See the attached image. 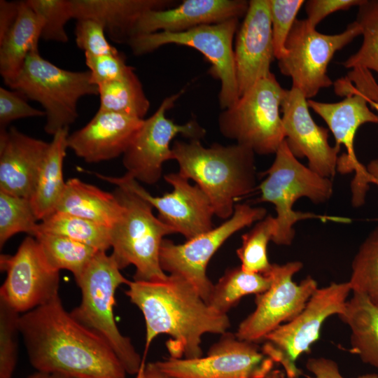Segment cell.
I'll return each mask as SVG.
<instances>
[{"label":"cell","mask_w":378,"mask_h":378,"mask_svg":"<svg viewBox=\"0 0 378 378\" xmlns=\"http://www.w3.org/2000/svg\"><path fill=\"white\" fill-rule=\"evenodd\" d=\"M19 330L36 371L73 378H125L122 363L97 333L78 322L59 295L20 314Z\"/></svg>","instance_id":"1"},{"label":"cell","mask_w":378,"mask_h":378,"mask_svg":"<svg viewBox=\"0 0 378 378\" xmlns=\"http://www.w3.org/2000/svg\"><path fill=\"white\" fill-rule=\"evenodd\" d=\"M127 286L126 295L145 320L144 357L153 339L161 334L171 337L167 343L170 357H202V336L223 335L230 328L227 314L211 307L181 276L168 274L160 281L133 280Z\"/></svg>","instance_id":"2"},{"label":"cell","mask_w":378,"mask_h":378,"mask_svg":"<svg viewBox=\"0 0 378 378\" xmlns=\"http://www.w3.org/2000/svg\"><path fill=\"white\" fill-rule=\"evenodd\" d=\"M172 150L178 173L206 193L221 219L230 218L236 201L257 188L255 153L246 146L216 143L204 147L200 140H177Z\"/></svg>","instance_id":"3"},{"label":"cell","mask_w":378,"mask_h":378,"mask_svg":"<svg viewBox=\"0 0 378 378\" xmlns=\"http://www.w3.org/2000/svg\"><path fill=\"white\" fill-rule=\"evenodd\" d=\"M263 174L267 177L258 185L260 196L258 202L274 205L276 230L272 241L280 246L292 244L295 232L293 225L299 220L319 219L322 222L349 223L346 217L318 215L310 212L295 211L294 203L301 197H307L315 204L330 200L333 188L331 178L321 176L302 164L290 151L286 140L275 153L271 166Z\"/></svg>","instance_id":"4"},{"label":"cell","mask_w":378,"mask_h":378,"mask_svg":"<svg viewBox=\"0 0 378 378\" xmlns=\"http://www.w3.org/2000/svg\"><path fill=\"white\" fill-rule=\"evenodd\" d=\"M111 255L99 251L76 281L81 301L70 312L80 324L100 336L113 351L127 374H136L142 358L131 340L119 330L113 314L115 294L127 280Z\"/></svg>","instance_id":"5"},{"label":"cell","mask_w":378,"mask_h":378,"mask_svg":"<svg viewBox=\"0 0 378 378\" xmlns=\"http://www.w3.org/2000/svg\"><path fill=\"white\" fill-rule=\"evenodd\" d=\"M25 98L38 102L46 118L45 132L54 135L69 127L78 116V102L86 95H98L89 70L69 71L46 60L34 48L8 86Z\"/></svg>","instance_id":"6"},{"label":"cell","mask_w":378,"mask_h":378,"mask_svg":"<svg viewBox=\"0 0 378 378\" xmlns=\"http://www.w3.org/2000/svg\"><path fill=\"white\" fill-rule=\"evenodd\" d=\"M113 193L125 207L121 219L111 229V254L120 270L135 267L134 280L165 279L160 264V250L164 237L174 230L153 214V206L132 190L116 187Z\"/></svg>","instance_id":"7"},{"label":"cell","mask_w":378,"mask_h":378,"mask_svg":"<svg viewBox=\"0 0 378 378\" xmlns=\"http://www.w3.org/2000/svg\"><path fill=\"white\" fill-rule=\"evenodd\" d=\"M286 90L272 73L260 80L220 113V134L255 154H275L285 140L281 105Z\"/></svg>","instance_id":"8"},{"label":"cell","mask_w":378,"mask_h":378,"mask_svg":"<svg viewBox=\"0 0 378 378\" xmlns=\"http://www.w3.org/2000/svg\"><path fill=\"white\" fill-rule=\"evenodd\" d=\"M239 28V19L204 24L181 32L158 31L132 37L127 43L136 55L150 53L167 44L192 48L211 64L213 77L220 82L218 99L224 110L239 99L236 77L233 39Z\"/></svg>","instance_id":"9"},{"label":"cell","mask_w":378,"mask_h":378,"mask_svg":"<svg viewBox=\"0 0 378 378\" xmlns=\"http://www.w3.org/2000/svg\"><path fill=\"white\" fill-rule=\"evenodd\" d=\"M351 292L349 281L318 288L297 316L265 337L263 352L284 369L286 378L300 377L298 358L319 339L326 320L343 312Z\"/></svg>","instance_id":"10"},{"label":"cell","mask_w":378,"mask_h":378,"mask_svg":"<svg viewBox=\"0 0 378 378\" xmlns=\"http://www.w3.org/2000/svg\"><path fill=\"white\" fill-rule=\"evenodd\" d=\"M361 33L356 20L342 33L325 34L317 31L307 19H296L286 43L287 54L278 60L279 69L291 78L292 88L311 99L321 89L333 85L327 74L330 62L337 50Z\"/></svg>","instance_id":"11"},{"label":"cell","mask_w":378,"mask_h":378,"mask_svg":"<svg viewBox=\"0 0 378 378\" xmlns=\"http://www.w3.org/2000/svg\"><path fill=\"white\" fill-rule=\"evenodd\" d=\"M266 216L263 207L236 204L232 216L208 232L183 244L164 239L160 250L161 268L165 273L185 279L208 303L214 285L206 274L211 258L232 235Z\"/></svg>","instance_id":"12"},{"label":"cell","mask_w":378,"mask_h":378,"mask_svg":"<svg viewBox=\"0 0 378 378\" xmlns=\"http://www.w3.org/2000/svg\"><path fill=\"white\" fill-rule=\"evenodd\" d=\"M335 92L345 98L335 103L307 99V104L328 126L335 139V146H344L346 153L338 158L337 169L342 174L355 172L351 181V203L359 207L365 202L370 178L365 167L357 159L354 138L358 128L367 122L378 123V115L368 107L365 95L358 91L346 77L335 83Z\"/></svg>","instance_id":"13"},{"label":"cell","mask_w":378,"mask_h":378,"mask_svg":"<svg viewBox=\"0 0 378 378\" xmlns=\"http://www.w3.org/2000/svg\"><path fill=\"white\" fill-rule=\"evenodd\" d=\"M184 92L165 97L155 112L144 119L122 155V163L130 175L138 182L153 185L162 174L163 164L173 160L172 141L181 134L189 140L202 139L205 129L195 120L176 124L166 116Z\"/></svg>","instance_id":"14"},{"label":"cell","mask_w":378,"mask_h":378,"mask_svg":"<svg viewBox=\"0 0 378 378\" xmlns=\"http://www.w3.org/2000/svg\"><path fill=\"white\" fill-rule=\"evenodd\" d=\"M302 266L300 261L272 265L266 274L271 279L270 286L256 295L255 309L239 323L237 337L254 343L263 342L267 335L304 309L318 285L310 276L299 284L293 281Z\"/></svg>","instance_id":"15"},{"label":"cell","mask_w":378,"mask_h":378,"mask_svg":"<svg viewBox=\"0 0 378 378\" xmlns=\"http://www.w3.org/2000/svg\"><path fill=\"white\" fill-rule=\"evenodd\" d=\"M206 356L195 358L169 357L156 361L174 378H272L275 363L258 343L225 332Z\"/></svg>","instance_id":"16"},{"label":"cell","mask_w":378,"mask_h":378,"mask_svg":"<svg viewBox=\"0 0 378 378\" xmlns=\"http://www.w3.org/2000/svg\"><path fill=\"white\" fill-rule=\"evenodd\" d=\"M95 175L116 187L127 188L147 201L158 212V218L170 227L174 233L187 240L214 228V211L206 193L178 172L164 175V180L173 190L162 196H153L136 180L125 174L122 176Z\"/></svg>","instance_id":"17"},{"label":"cell","mask_w":378,"mask_h":378,"mask_svg":"<svg viewBox=\"0 0 378 378\" xmlns=\"http://www.w3.org/2000/svg\"><path fill=\"white\" fill-rule=\"evenodd\" d=\"M0 268L6 272L0 300L20 314L59 295V272L48 265L34 237H27L15 254L1 255Z\"/></svg>","instance_id":"18"},{"label":"cell","mask_w":378,"mask_h":378,"mask_svg":"<svg viewBox=\"0 0 378 378\" xmlns=\"http://www.w3.org/2000/svg\"><path fill=\"white\" fill-rule=\"evenodd\" d=\"M307 99L298 89L286 90L281 105L285 140L296 158H306L308 167L321 176L336 174L340 148L328 143V130L312 118Z\"/></svg>","instance_id":"19"},{"label":"cell","mask_w":378,"mask_h":378,"mask_svg":"<svg viewBox=\"0 0 378 378\" xmlns=\"http://www.w3.org/2000/svg\"><path fill=\"white\" fill-rule=\"evenodd\" d=\"M234 56L239 97L268 77L275 58L269 0H251L236 33Z\"/></svg>","instance_id":"20"},{"label":"cell","mask_w":378,"mask_h":378,"mask_svg":"<svg viewBox=\"0 0 378 378\" xmlns=\"http://www.w3.org/2000/svg\"><path fill=\"white\" fill-rule=\"evenodd\" d=\"M248 7V1L244 0H184L176 6L142 14L133 27L131 38L158 31L181 32L239 19Z\"/></svg>","instance_id":"21"},{"label":"cell","mask_w":378,"mask_h":378,"mask_svg":"<svg viewBox=\"0 0 378 378\" xmlns=\"http://www.w3.org/2000/svg\"><path fill=\"white\" fill-rule=\"evenodd\" d=\"M144 119L99 110L82 128L69 135L68 148L89 163L123 155Z\"/></svg>","instance_id":"22"},{"label":"cell","mask_w":378,"mask_h":378,"mask_svg":"<svg viewBox=\"0 0 378 378\" xmlns=\"http://www.w3.org/2000/svg\"><path fill=\"white\" fill-rule=\"evenodd\" d=\"M50 142L0 129V191L29 199Z\"/></svg>","instance_id":"23"},{"label":"cell","mask_w":378,"mask_h":378,"mask_svg":"<svg viewBox=\"0 0 378 378\" xmlns=\"http://www.w3.org/2000/svg\"><path fill=\"white\" fill-rule=\"evenodd\" d=\"M172 0H71L74 19L100 22L110 38L128 43L133 27L144 13L175 6Z\"/></svg>","instance_id":"24"},{"label":"cell","mask_w":378,"mask_h":378,"mask_svg":"<svg viewBox=\"0 0 378 378\" xmlns=\"http://www.w3.org/2000/svg\"><path fill=\"white\" fill-rule=\"evenodd\" d=\"M55 212L83 218L111 229L121 219L125 207L113 192L72 178L66 181Z\"/></svg>","instance_id":"25"},{"label":"cell","mask_w":378,"mask_h":378,"mask_svg":"<svg viewBox=\"0 0 378 378\" xmlns=\"http://www.w3.org/2000/svg\"><path fill=\"white\" fill-rule=\"evenodd\" d=\"M43 29V20L29 5L20 1L15 22L0 40V74L9 86L20 71L27 57L38 47Z\"/></svg>","instance_id":"26"},{"label":"cell","mask_w":378,"mask_h":378,"mask_svg":"<svg viewBox=\"0 0 378 378\" xmlns=\"http://www.w3.org/2000/svg\"><path fill=\"white\" fill-rule=\"evenodd\" d=\"M69 127L54 135L39 170L35 186L29 198L38 220H43L55 211L64 191L63 163L66 154Z\"/></svg>","instance_id":"27"},{"label":"cell","mask_w":378,"mask_h":378,"mask_svg":"<svg viewBox=\"0 0 378 378\" xmlns=\"http://www.w3.org/2000/svg\"><path fill=\"white\" fill-rule=\"evenodd\" d=\"M351 332L352 353L378 370V307L360 294H353L338 316Z\"/></svg>","instance_id":"28"},{"label":"cell","mask_w":378,"mask_h":378,"mask_svg":"<svg viewBox=\"0 0 378 378\" xmlns=\"http://www.w3.org/2000/svg\"><path fill=\"white\" fill-rule=\"evenodd\" d=\"M99 110L144 119L150 108L142 84L134 70L123 78L98 85Z\"/></svg>","instance_id":"29"},{"label":"cell","mask_w":378,"mask_h":378,"mask_svg":"<svg viewBox=\"0 0 378 378\" xmlns=\"http://www.w3.org/2000/svg\"><path fill=\"white\" fill-rule=\"evenodd\" d=\"M270 284L268 274L248 272L241 267L230 268L214 285L208 304L216 311L227 314L243 297L260 294Z\"/></svg>","instance_id":"30"},{"label":"cell","mask_w":378,"mask_h":378,"mask_svg":"<svg viewBox=\"0 0 378 378\" xmlns=\"http://www.w3.org/2000/svg\"><path fill=\"white\" fill-rule=\"evenodd\" d=\"M48 265L54 270L71 272L76 280L98 250L69 237L45 232L35 235Z\"/></svg>","instance_id":"31"},{"label":"cell","mask_w":378,"mask_h":378,"mask_svg":"<svg viewBox=\"0 0 378 378\" xmlns=\"http://www.w3.org/2000/svg\"><path fill=\"white\" fill-rule=\"evenodd\" d=\"M39 232L64 236L101 251L111 248V228L67 214L54 212L41 220L36 234Z\"/></svg>","instance_id":"32"},{"label":"cell","mask_w":378,"mask_h":378,"mask_svg":"<svg viewBox=\"0 0 378 378\" xmlns=\"http://www.w3.org/2000/svg\"><path fill=\"white\" fill-rule=\"evenodd\" d=\"M349 283L353 294L364 295L378 307V226L359 246Z\"/></svg>","instance_id":"33"},{"label":"cell","mask_w":378,"mask_h":378,"mask_svg":"<svg viewBox=\"0 0 378 378\" xmlns=\"http://www.w3.org/2000/svg\"><path fill=\"white\" fill-rule=\"evenodd\" d=\"M275 217L266 216L258 221L248 232L241 236V245L237 250L241 267L252 273L266 274L272 265L268 259L267 246L275 234Z\"/></svg>","instance_id":"34"},{"label":"cell","mask_w":378,"mask_h":378,"mask_svg":"<svg viewBox=\"0 0 378 378\" xmlns=\"http://www.w3.org/2000/svg\"><path fill=\"white\" fill-rule=\"evenodd\" d=\"M356 21L361 28L359 50L342 64L348 69H372L378 74V0H364L358 6Z\"/></svg>","instance_id":"35"},{"label":"cell","mask_w":378,"mask_h":378,"mask_svg":"<svg viewBox=\"0 0 378 378\" xmlns=\"http://www.w3.org/2000/svg\"><path fill=\"white\" fill-rule=\"evenodd\" d=\"M38 220L29 199L0 191V246L18 233L34 237Z\"/></svg>","instance_id":"36"},{"label":"cell","mask_w":378,"mask_h":378,"mask_svg":"<svg viewBox=\"0 0 378 378\" xmlns=\"http://www.w3.org/2000/svg\"><path fill=\"white\" fill-rule=\"evenodd\" d=\"M43 20L41 38L59 43L69 40L65 26L74 19L71 0H27Z\"/></svg>","instance_id":"37"},{"label":"cell","mask_w":378,"mask_h":378,"mask_svg":"<svg viewBox=\"0 0 378 378\" xmlns=\"http://www.w3.org/2000/svg\"><path fill=\"white\" fill-rule=\"evenodd\" d=\"M20 316L0 300V378H12L15 369Z\"/></svg>","instance_id":"38"},{"label":"cell","mask_w":378,"mask_h":378,"mask_svg":"<svg viewBox=\"0 0 378 378\" xmlns=\"http://www.w3.org/2000/svg\"><path fill=\"white\" fill-rule=\"evenodd\" d=\"M274 57L278 60L287 54L286 43L305 3L303 0H269Z\"/></svg>","instance_id":"39"},{"label":"cell","mask_w":378,"mask_h":378,"mask_svg":"<svg viewBox=\"0 0 378 378\" xmlns=\"http://www.w3.org/2000/svg\"><path fill=\"white\" fill-rule=\"evenodd\" d=\"M74 33L76 43L85 55L101 56L119 52L106 39L104 25L96 20H76Z\"/></svg>","instance_id":"40"},{"label":"cell","mask_w":378,"mask_h":378,"mask_svg":"<svg viewBox=\"0 0 378 378\" xmlns=\"http://www.w3.org/2000/svg\"><path fill=\"white\" fill-rule=\"evenodd\" d=\"M85 57L91 82L97 86L120 79L134 70L120 52L101 56L85 55Z\"/></svg>","instance_id":"41"},{"label":"cell","mask_w":378,"mask_h":378,"mask_svg":"<svg viewBox=\"0 0 378 378\" xmlns=\"http://www.w3.org/2000/svg\"><path fill=\"white\" fill-rule=\"evenodd\" d=\"M41 116H45V112L29 105L20 93L0 88V129H6L18 119Z\"/></svg>","instance_id":"42"},{"label":"cell","mask_w":378,"mask_h":378,"mask_svg":"<svg viewBox=\"0 0 378 378\" xmlns=\"http://www.w3.org/2000/svg\"><path fill=\"white\" fill-rule=\"evenodd\" d=\"M364 0H309L305 1V10L309 24L316 28L328 15L360 6Z\"/></svg>","instance_id":"43"},{"label":"cell","mask_w":378,"mask_h":378,"mask_svg":"<svg viewBox=\"0 0 378 378\" xmlns=\"http://www.w3.org/2000/svg\"><path fill=\"white\" fill-rule=\"evenodd\" d=\"M306 368L313 375L311 378H345L340 373L337 363L328 358H311L307 360ZM356 378H378V374L368 373Z\"/></svg>","instance_id":"44"},{"label":"cell","mask_w":378,"mask_h":378,"mask_svg":"<svg viewBox=\"0 0 378 378\" xmlns=\"http://www.w3.org/2000/svg\"><path fill=\"white\" fill-rule=\"evenodd\" d=\"M20 1H0V40L8 32L16 21Z\"/></svg>","instance_id":"45"},{"label":"cell","mask_w":378,"mask_h":378,"mask_svg":"<svg viewBox=\"0 0 378 378\" xmlns=\"http://www.w3.org/2000/svg\"><path fill=\"white\" fill-rule=\"evenodd\" d=\"M136 378H174L161 370L155 362H150L143 365Z\"/></svg>","instance_id":"46"},{"label":"cell","mask_w":378,"mask_h":378,"mask_svg":"<svg viewBox=\"0 0 378 378\" xmlns=\"http://www.w3.org/2000/svg\"><path fill=\"white\" fill-rule=\"evenodd\" d=\"M366 97V96H365ZM368 104L374 108L378 113V102L372 100L366 97ZM368 171L370 183H374L378 186V160H372L366 167Z\"/></svg>","instance_id":"47"},{"label":"cell","mask_w":378,"mask_h":378,"mask_svg":"<svg viewBox=\"0 0 378 378\" xmlns=\"http://www.w3.org/2000/svg\"><path fill=\"white\" fill-rule=\"evenodd\" d=\"M27 378H52V374L44 372L36 371L29 375Z\"/></svg>","instance_id":"48"},{"label":"cell","mask_w":378,"mask_h":378,"mask_svg":"<svg viewBox=\"0 0 378 378\" xmlns=\"http://www.w3.org/2000/svg\"><path fill=\"white\" fill-rule=\"evenodd\" d=\"M52 378H73V377H69V376H66V375H64V374H52Z\"/></svg>","instance_id":"49"}]
</instances>
